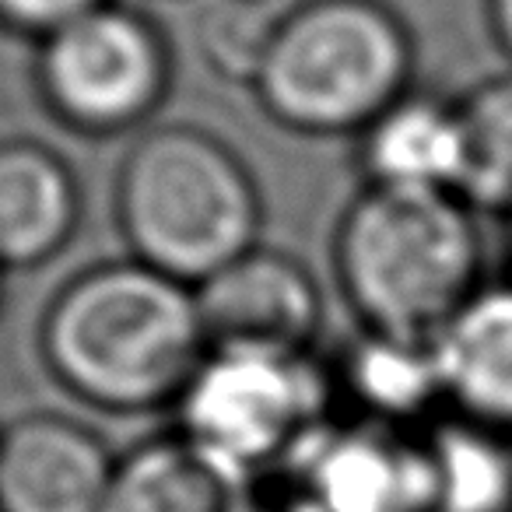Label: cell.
I'll return each mask as SVG.
<instances>
[{
	"label": "cell",
	"instance_id": "cell-1",
	"mask_svg": "<svg viewBox=\"0 0 512 512\" xmlns=\"http://www.w3.org/2000/svg\"><path fill=\"white\" fill-rule=\"evenodd\" d=\"M53 376L106 411L176 404L207 358L197 292L141 260H116L67 281L43 316Z\"/></svg>",
	"mask_w": 512,
	"mask_h": 512
},
{
	"label": "cell",
	"instance_id": "cell-2",
	"mask_svg": "<svg viewBox=\"0 0 512 512\" xmlns=\"http://www.w3.org/2000/svg\"><path fill=\"white\" fill-rule=\"evenodd\" d=\"M334 271L365 330L432 344L484 288L474 207L456 193L365 186L337 225Z\"/></svg>",
	"mask_w": 512,
	"mask_h": 512
},
{
	"label": "cell",
	"instance_id": "cell-3",
	"mask_svg": "<svg viewBox=\"0 0 512 512\" xmlns=\"http://www.w3.org/2000/svg\"><path fill=\"white\" fill-rule=\"evenodd\" d=\"M116 214L134 260L190 288L260 246L264 228L253 172L197 127H155L130 148Z\"/></svg>",
	"mask_w": 512,
	"mask_h": 512
},
{
	"label": "cell",
	"instance_id": "cell-4",
	"mask_svg": "<svg viewBox=\"0 0 512 512\" xmlns=\"http://www.w3.org/2000/svg\"><path fill=\"white\" fill-rule=\"evenodd\" d=\"M414 39L383 0H302L281 11L253 81L274 123L299 134H362L411 95Z\"/></svg>",
	"mask_w": 512,
	"mask_h": 512
},
{
	"label": "cell",
	"instance_id": "cell-5",
	"mask_svg": "<svg viewBox=\"0 0 512 512\" xmlns=\"http://www.w3.org/2000/svg\"><path fill=\"white\" fill-rule=\"evenodd\" d=\"M330 379L309 355L207 351L176 400L179 432L211 453L260 470L327 425Z\"/></svg>",
	"mask_w": 512,
	"mask_h": 512
},
{
	"label": "cell",
	"instance_id": "cell-6",
	"mask_svg": "<svg viewBox=\"0 0 512 512\" xmlns=\"http://www.w3.org/2000/svg\"><path fill=\"white\" fill-rule=\"evenodd\" d=\"M39 88L67 127L116 134L148 120L169 92V50L151 18L99 4L39 43Z\"/></svg>",
	"mask_w": 512,
	"mask_h": 512
},
{
	"label": "cell",
	"instance_id": "cell-7",
	"mask_svg": "<svg viewBox=\"0 0 512 512\" xmlns=\"http://www.w3.org/2000/svg\"><path fill=\"white\" fill-rule=\"evenodd\" d=\"M281 512H435L425 439L393 425H323L285 463Z\"/></svg>",
	"mask_w": 512,
	"mask_h": 512
},
{
	"label": "cell",
	"instance_id": "cell-8",
	"mask_svg": "<svg viewBox=\"0 0 512 512\" xmlns=\"http://www.w3.org/2000/svg\"><path fill=\"white\" fill-rule=\"evenodd\" d=\"M193 292L207 351L309 355L320 337V288L295 256L278 249H249Z\"/></svg>",
	"mask_w": 512,
	"mask_h": 512
},
{
	"label": "cell",
	"instance_id": "cell-9",
	"mask_svg": "<svg viewBox=\"0 0 512 512\" xmlns=\"http://www.w3.org/2000/svg\"><path fill=\"white\" fill-rule=\"evenodd\" d=\"M116 460L92 428L29 414L0 432V512H102Z\"/></svg>",
	"mask_w": 512,
	"mask_h": 512
},
{
	"label": "cell",
	"instance_id": "cell-10",
	"mask_svg": "<svg viewBox=\"0 0 512 512\" xmlns=\"http://www.w3.org/2000/svg\"><path fill=\"white\" fill-rule=\"evenodd\" d=\"M102 512H264V505L253 470L176 432L116 460Z\"/></svg>",
	"mask_w": 512,
	"mask_h": 512
},
{
	"label": "cell",
	"instance_id": "cell-11",
	"mask_svg": "<svg viewBox=\"0 0 512 512\" xmlns=\"http://www.w3.org/2000/svg\"><path fill=\"white\" fill-rule=\"evenodd\" d=\"M460 418L512 432V285H484L432 341Z\"/></svg>",
	"mask_w": 512,
	"mask_h": 512
},
{
	"label": "cell",
	"instance_id": "cell-12",
	"mask_svg": "<svg viewBox=\"0 0 512 512\" xmlns=\"http://www.w3.org/2000/svg\"><path fill=\"white\" fill-rule=\"evenodd\" d=\"M358 158L369 186L460 197L467 179V130L460 106L414 92L404 95L362 130Z\"/></svg>",
	"mask_w": 512,
	"mask_h": 512
},
{
	"label": "cell",
	"instance_id": "cell-13",
	"mask_svg": "<svg viewBox=\"0 0 512 512\" xmlns=\"http://www.w3.org/2000/svg\"><path fill=\"white\" fill-rule=\"evenodd\" d=\"M81 193L71 165L39 141H0V267H36L71 242Z\"/></svg>",
	"mask_w": 512,
	"mask_h": 512
},
{
	"label": "cell",
	"instance_id": "cell-14",
	"mask_svg": "<svg viewBox=\"0 0 512 512\" xmlns=\"http://www.w3.org/2000/svg\"><path fill=\"white\" fill-rule=\"evenodd\" d=\"M341 379L344 390L369 411V421L393 428L421 418L435 400H446L435 348L428 341L365 330L362 341L344 355Z\"/></svg>",
	"mask_w": 512,
	"mask_h": 512
},
{
	"label": "cell",
	"instance_id": "cell-15",
	"mask_svg": "<svg viewBox=\"0 0 512 512\" xmlns=\"http://www.w3.org/2000/svg\"><path fill=\"white\" fill-rule=\"evenodd\" d=\"M435 512H512V449L502 432L449 421L425 439Z\"/></svg>",
	"mask_w": 512,
	"mask_h": 512
},
{
	"label": "cell",
	"instance_id": "cell-16",
	"mask_svg": "<svg viewBox=\"0 0 512 512\" xmlns=\"http://www.w3.org/2000/svg\"><path fill=\"white\" fill-rule=\"evenodd\" d=\"M456 106L467 130L460 197L474 211L512 214V71L488 78Z\"/></svg>",
	"mask_w": 512,
	"mask_h": 512
},
{
	"label": "cell",
	"instance_id": "cell-17",
	"mask_svg": "<svg viewBox=\"0 0 512 512\" xmlns=\"http://www.w3.org/2000/svg\"><path fill=\"white\" fill-rule=\"evenodd\" d=\"M281 15H264V4L225 0L200 32V50L218 74L253 85Z\"/></svg>",
	"mask_w": 512,
	"mask_h": 512
},
{
	"label": "cell",
	"instance_id": "cell-18",
	"mask_svg": "<svg viewBox=\"0 0 512 512\" xmlns=\"http://www.w3.org/2000/svg\"><path fill=\"white\" fill-rule=\"evenodd\" d=\"M99 4L106 0H0V25L36 36L43 43L46 36L95 11Z\"/></svg>",
	"mask_w": 512,
	"mask_h": 512
},
{
	"label": "cell",
	"instance_id": "cell-19",
	"mask_svg": "<svg viewBox=\"0 0 512 512\" xmlns=\"http://www.w3.org/2000/svg\"><path fill=\"white\" fill-rule=\"evenodd\" d=\"M488 22L495 32V43L512 60V0H488Z\"/></svg>",
	"mask_w": 512,
	"mask_h": 512
},
{
	"label": "cell",
	"instance_id": "cell-20",
	"mask_svg": "<svg viewBox=\"0 0 512 512\" xmlns=\"http://www.w3.org/2000/svg\"><path fill=\"white\" fill-rule=\"evenodd\" d=\"M0 274H4V267H0Z\"/></svg>",
	"mask_w": 512,
	"mask_h": 512
},
{
	"label": "cell",
	"instance_id": "cell-21",
	"mask_svg": "<svg viewBox=\"0 0 512 512\" xmlns=\"http://www.w3.org/2000/svg\"><path fill=\"white\" fill-rule=\"evenodd\" d=\"M509 218H512V214H509Z\"/></svg>",
	"mask_w": 512,
	"mask_h": 512
}]
</instances>
